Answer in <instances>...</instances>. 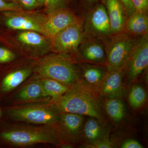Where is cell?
<instances>
[{
	"label": "cell",
	"instance_id": "6da1fadb",
	"mask_svg": "<svg viewBox=\"0 0 148 148\" xmlns=\"http://www.w3.org/2000/svg\"><path fill=\"white\" fill-rule=\"evenodd\" d=\"M95 94L90 85L80 79L64 95L50 102L61 114H78L101 120L102 114Z\"/></svg>",
	"mask_w": 148,
	"mask_h": 148
},
{
	"label": "cell",
	"instance_id": "7a4b0ae2",
	"mask_svg": "<svg viewBox=\"0 0 148 148\" xmlns=\"http://www.w3.org/2000/svg\"><path fill=\"white\" fill-rule=\"evenodd\" d=\"M1 138L10 145L24 147L40 144L61 147L66 145L61 138L56 124L52 125H13L2 132Z\"/></svg>",
	"mask_w": 148,
	"mask_h": 148
},
{
	"label": "cell",
	"instance_id": "3957f363",
	"mask_svg": "<svg viewBox=\"0 0 148 148\" xmlns=\"http://www.w3.org/2000/svg\"><path fill=\"white\" fill-rule=\"evenodd\" d=\"M36 78H49L71 87L80 79L73 61L65 53L45 56L39 60L34 70Z\"/></svg>",
	"mask_w": 148,
	"mask_h": 148
},
{
	"label": "cell",
	"instance_id": "277c9868",
	"mask_svg": "<svg viewBox=\"0 0 148 148\" xmlns=\"http://www.w3.org/2000/svg\"><path fill=\"white\" fill-rule=\"evenodd\" d=\"M8 112L13 121L35 125L56 124L61 114L50 101L14 105Z\"/></svg>",
	"mask_w": 148,
	"mask_h": 148
},
{
	"label": "cell",
	"instance_id": "5b68a950",
	"mask_svg": "<svg viewBox=\"0 0 148 148\" xmlns=\"http://www.w3.org/2000/svg\"><path fill=\"white\" fill-rule=\"evenodd\" d=\"M115 34L105 46L108 72L115 71L124 67L136 42L129 33L120 32Z\"/></svg>",
	"mask_w": 148,
	"mask_h": 148
},
{
	"label": "cell",
	"instance_id": "8992f818",
	"mask_svg": "<svg viewBox=\"0 0 148 148\" xmlns=\"http://www.w3.org/2000/svg\"><path fill=\"white\" fill-rule=\"evenodd\" d=\"M84 34L82 21L78 18L51 39V46L58 53L76 52L83 42Z\"/></svg>",
	"mask_w": 148,
	"mask_h": 148
},
{
	"label": "cell",
	"instance_id": "52a82bcc",
	"mask_svg": "<svg viewBox=\"0 0 148 148\" xmlns=\"http://www.w3.org/2000/svg\"><path fill=\"white\" fill-rule=\"evenodd\" d=\"M148 66V34L146 33L136 41L124 66L125 84H131Z\"/></svg>",
	"mask_w": 148,
	"mask_h": 148
},
{
	"label": "cell",
	"instance_id": "ba28073f",
	"mask_svg": "<svg viewBox=\"0 0 148 148\" xmlns=\"http://www.w3.org/2000/svg\"><path fill=\"white\" fill-rule=\"evenodd\" d=\"M47 14L41 16L40 25L43 35L50 39L78 18L72 12L64 8Z\"/></svg>",
	"mask_w": 148,
	"mask_h": 148
},
{
	"label": "cell",
	"instance_id": "9c48e42d",
	"mask_svg": "<svg viewBox=\"0 0 148 148\" xmlns=\"http://www.w3.org/2000/svg\"><path fill=\"white\" fill-rule=\"evenodd\" d=\"M84 120L82 115L70 113L61 114L56 125L61 138L66 144L76 142L82 135Z\"/></svg>",
	"mask_w": 148,
	"mask_h": 148
},
{
	"label": "cell",
	"instance_id": "30bf717a",
	"mask_svg": "<svg viewBox=\"0 0 148 148\" xmlns=\"http://www.w3.org/2000/svg\"><path fill=\"white\" fill-rule=\"evenodd\" d=\"M124 71V67L115 71H108L96 84V93L106 99L119 98L123 95L125 90L123 78Z\"/></svg>",
	"mask_w": 148,
	"mask_h": 148
},
{
	"label": "cell",
	"instance_id": "8fae6325",
	"mask_svg": "<svg viewBox=\"0 0 148 148\" xmlns=\"http://www.w3.org/2000/svg\"><path fill=\"white\" fill-rule=\"evenodd\" d=\"M50 101V98L45 95L40 80L35 78L26 84L13 97L14 106Z\"/></svg>",
	"mask_w": 148,
	"mask_h": 148
},
{
	"label": "cell",
	"instance_id": "7c38bea8",
	"mask_svg": "<svg viewBox=\"0 0 148 148\" xmlns=\"http://www.w3.org/2000/svg\"><path fill=\"white\" fill-rule=\"evenodd\" d=\"M106 5L112 34L121 32L127 17L122 4L120 0H106Z\"/></svg>",
	"mask_w": 148,
	"mask_h": 148
},
{
	"label": "cell",
	"instance_id": "4fadbf2b",
	"mask_svg": "<svg viewBox=\"0 0 148 148\" xmlns=\"http://www.w3.org/2000/svg\"><path fill=\"white\" fill-rule=\"evenodd\" d=\"M88 22L92 32L95 34L106 37L112 34L108 16L104 6H98L92 10L89 15Z\"/></svg>",
	"mask_w": 148,
	"mask_h": 148
},
{
	"label": "cell",
	"instance_id": "5bb4252c",
	"mask_svg": "<svg viewBox=\"0 0 148 148\" xmlns=\"http://www.w3.org/2000/svg\"><path fill=\"white\" fill-rule=\"evenodd\" d=\"M81 45L79 52L83 58L93 63L106 62L105 46L100 40H90Z\"/></svg>",
	"mask_w": 148,
	"mask_h": 148
},
{
	"label": "cell",
	"instance_id": "9a60e30c",
	"mask_svg": "<svg viewBox=\"0 0 148 148\" xmlns=\"http://www.w3.org/2000/svg\"><path fill=\"white\" fill-rule=\"evenodd\" d=\"M41 16L17 14L10 16L6 21L11 29L25 31H34L43 35L40 25Z\"/></svg>",
	"mask_w": 148,
	"mask_h": 148
},
{
	"label": "cell",
	"instance_id": "2e32d148",
	"mask_svg": "<svg viewBox=\"0 0 148 148\" xmlns=\"http://www.w3.org/2000/svg\"><path fill=\"white\" fill-rule=\"evenodd\" d=\"M32 72V68H25L9 73L3 80L1 86L2 91L6 92L13 90L26 80Z\"/></svg>",
	"mask_w": 148,
	"mask_h": 148
},
{
	"label": "cell",
	"instance_id": "e0dca14e",
	"mask_svg": "<svg viewBox=\"0 0 148 148\" xmlns=\"http://www.w3.org/2000/svg\"><path fill=\"white\" fill-rule=\"evenodd\" d=\"M124 27L131 34L143 36L148 33V16L146 14L135 12L128 16Z\"/></svg>",
	"mask_w": 148,
	"mask_h": 148
},
{
	"label": "cell",
	"instance_id": "ac0fdd59",
	"mask_svg": "<svg viewBox=\"0 0 148 148\" xmlns=\"http://www.w3.org/2000/svg\"><path fill=\"white\" fill-rule=\"evenodd\" d=\"M84 139L90 145L104 139V131L96 119L90 117L86 121L82 129Z\"/></svg>",
	"mask_w": 148,
	"mask_h": 148
},
{
	"label": "cell",
	"instance_id": "d6986e66",
	"mask_svg": "<svg viewBox=\"0 0 148 148\" xmlns=\"http://www.w3.org/2000/svg\"><path fill=\"white\" fill-rule=\"evenodd\" d=\"M39 79L41 83L45 95L46 97L50 98L51 101L61 97L67 92L70 88V87L55 80L49 78H40Z\"/></svg>",
	"mask_w": 148,
	"mask_h": 148
},
{
	"label": "cell",
	"instance_id": "ffe728a7",
	"mask_svg": "<svg viewBox=\"0 0 148 148\" xmlns=\"http://www.w3.org/2000/svg\"><path fill=\"white\" fill-rule=\"evenodd\" d=\"M17 39L24 45L35 49H40L47 46V40L42 34L34 31H25L17 36Z\"/></svg>",
	"mask_w": 148,
	"mask_h": 148
},
{
	"label": "cell",
	"instance_id": "44dd1931",
	"mask_svg": "<svg viewBox=\"0 0 148 148\" xmlns=\"http://www.w3.org/2000/svg\"><path fill=\"white\" fill-rule=\"evenodd\" d=\"M105 108L109 117L114 121L119 122L123 119L125 114L124 103L119 98L107 99Z\"/></svg>",
	"mask_w": 148,
	"mask_h": 148
},
{
	"label": "cell",
	"instance_id": "7402d4cb",
	"mask_svg": "<svg viewBox=\"0 0 148 148\" xmlns=\"http://www.w3.org/2000/svg\"><path fill=\"white\" fill-rule=\"evenodd\" d=\"M147 98V94L145 90L140 85L133 86L130 90L128 101L132 108H140L145 103Z\"/></svg>",
	"mask_w": 148,
	"mask_h": 148
},
{
	"label": "cell",
	"instance_id": "603a6c76",
	"mask_svg": "<svg viewBox=\"0 0 148 148\" xmlns=\"http://www.w3.org/2000/svg\"><path fill=\"white\" fill-rule=\"evenodd\" d=\"M105 74L103 69L94 66L86 67L83 73L85 79L90 84H98Z\"/></svg>",
	"mask_w": 148,
	"mask_h": 148
},
{
	"label": "cell",
	"instance_id": "cb8c5ba5",
	"mask_svg": "<svg viewBox=\"0 0 148 148\" xmlns=\"http://www.w3.org/2000/svg\"><path fill=\"white\" fill-rule=\"evenodd\" d=\"M4 11L21 12L23 9L17 3L9 2L5 0H0V12Z\"/></svg>",
	"mask_w": 148,
	"mask_h": 148
},
{
	"label": "cell",
	"instance_id": "d4e9b609",
	"mask_svg": "<svg viewBox=\"0 0 148 148\" xmlns=\"http://www.w3.org/2000/svg\"><path fill=\"white\" fill-rule=\"evenodd\" d=\"M66 0H46L44 5L47 13L55 10L64 8Z\"/></svg>",
	"mask_w": 148,
	"mask_h": 148
},
{
	"label": "cell",
	"instance_id": "484cf974",
	"mask_svg": "<svg viewBox=\"0 0 148 148\" xmlns=\"http://www.w3.org/2000/svg\"><path fill=\"white\" fill-rule=\"evenodd\" d=\"M16 55L12 51L5 48L0 47V63H7L14 61Z\"/></svg>",
	"mask_w": 148,
	"mask_h": 148
},
{
	"label": "cell",
	"instance_id": "4316f807",
	"mask_svg": "<svg viewBox=\"0 0 148 148\" xmlns=\"http://www.w3.org/2000/svg\"><path fill=\"white\" fill-rule=\"evenodd\" d=\"M135 12L146 14L148 12V0H131Z\"/></svg>",
	"mask_w": 148,
	"mask_h": 148
},
{
	"label": "cell",
	"instance_id": "83f0119b",
	"mask_svg": "<svg viewBox=\"0 0 148 148\" xmlns=\"http://www.w3.org/2000/svg\"><path fill=\"white\" fill-rule=\"evenodd\" d=\"M88 147L94 148H111L113 147V145L110 141L107 139L104 138L95 143L87 146Z\"/></svg>",
	"mask_w": 148,
	"mask_h": 148
},
{
	"label": "cell",
	"instance_id": "f1b7e54d",
	"mask_svg": "<svg viewBox=\"0 0 148 148\" xmlns=\"http://www.w3.org/2000/svg\"><path fill=\"white\" fill-rule=\"evenodd\" d=\"M127 17L135 12V10L131 0H120Z\"/></svg>",
	"mask_w": 148,
	"mask_h": 148
},
{
	"label": "cell",
	"instance_id": "f546056e",
	"mask_svg": "<svg viewBox=\"0 0 148 148\" xmlns=\"http://www.w3.org/2000/svg\"><path fill=\"white\" fill-rule=\"evenodd\" d=\"M144 147L137 140L130 139L122 144V148H143Z\"/></svg>",
	"mask_w": 148,
	"mask_h": 148
},
{
	"label": "cell",
	"instance_id": "4dcf8cb0",
	"mask_svg": "<svg viewBox=\"0 0 148 148\" xmlns=\"http://www.w3.org/2000/svg\"><path fill=\"white\" fill-rule=\"evenodd\" d=\"M21 5L27 9H32L38 5L36 0H18Z\"/></svg>",
	"mask_w": 148,
	"mask_h": 148
},
{
	"label": "cell",
	"instance_id": "1f68e13d",
	"mask_svg": "<svg viewBox=\"0 0 148 148\" xmlns=\"http://www.w3.org/2000/svg\"><path fill=\"white\" fill-rule=\"evenodd\" d=\"M38 5H44L46 0H36Z\"/></svg>",
	"mask_w": 148,
	"mask_h": 148
},
{
	"label": "cell",
	"instance_id": "d6a6232c",
	"mask_svg": "<svg viewBox=\"0 0 148 148\" xmlns=\"http://www.w3.org/2000/svg\"><path fill=\"white\" fill-rule=\"evenodd\" d=\"M6 1H8L9 2L17 3L18 0H5Z\"/></svg>",
	"mask_w": 148,
	"mask_h": 148
},
{
	"label": "cell",
	"instance_id": "836d02e7",
	"mask_svg": "<svg viewBox=\"0 0 148 148\" xmlns=\"http://www.w3.org/2000/svg\"><path fill=\"white\" fill-rule=\"evenodd\" d=\"M2 116V111L1 110V107H0V117L1 116Z\"/></svg>",
	"mask_w": 148,
	"mask_h": 148
},
{
	"label": "cell",
	"instance_id": "e575fe53",
	"mask_svg": "<svg viewBox=\"0 0 148 148\" xmlns=\"http://www.w3.org/2000/svg\"><path fill=\"white\" fill-rule=\"evenodd\" d=\"M96 1V0H90V1Z\"/></svg>",
	"mask_w": 148,
	"mask_h": 148
}]
</instances>
